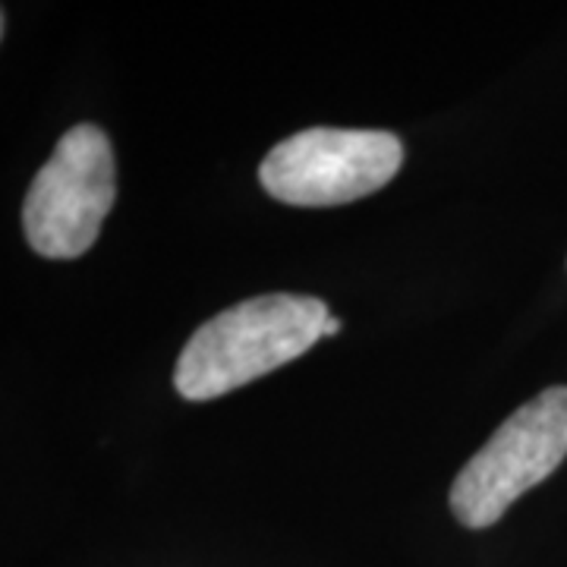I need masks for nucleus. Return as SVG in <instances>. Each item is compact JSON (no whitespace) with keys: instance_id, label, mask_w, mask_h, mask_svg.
<instances>
[{"instance_id":"2","label":"nucleus","mask_w":567,"mask_h":567,"mask_svg":"<svg viewBox=\"0 0 567 567\" xmlns=\"http://www.w3.org/2000/svg\"><path fill=\"white\" fill-rule=\"evenodd\" d=\"M117 199L114 148L95 123L63 133L54 155L35 174L22 205L29 246L44 259H80L89 252Z\"/></svg>"},{"instance_id":"3","label":"nucleus","mask_w":567,"mask_h":567,"mask_svg":"<svg viewBox=\"0 0 567 567\" xmlns=\"http://www.w3.org/2000/svg\"><path fill=\"white\" fill-rule=\"evenodd\" d=\"M567 457V388H548L514 410L451 486V511L470 529L498 524L524 492Z\"/></svg>"},{"instance_id":"5","label":"nucleus","mask_w":567,"mask_h":567,"mask_svg":"<svg viewBox=\"0 0 567 567\" xmlns=\"http://www.w3.org/2000/svg\"><path fill=\"white\" fill-rule=\"evenodd\" d=\"M338 331H341V322H338L334 316H328V322H324V338H328V334H338Z\"/></svg>"},{"instance_id":"1","label":"nucleus","mask_w":567,"mask_h":567,"mask_svg":"<svg viewBox=\"0 0 567 567\" xmlns=\"http://www.w3.org/2000/svg\"><path fill=\"white\" fill-rule=\"evenodd\" d=\"M328 316L322 300L303 293H265L230 306L186 341L174 388L186 401H212L249 385L316 347Z\"/></svg>"},{"instance_id":"4","label":"nucleus","mask_w":567,"mask_h":567,"mask_svg":"<svg viewBox=\"0 0 567 567\" xmlns=\"http://www.w3.org/2000/svg\"><path fill=\"white\" fill-rule=\"evenodd\" d=\"M404 164V145L385 130L312 126L281 140L259 164L265 193L278 203L328 208L382 189Z\"/></svg>"}]
</instances>
